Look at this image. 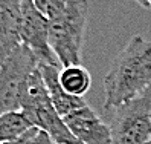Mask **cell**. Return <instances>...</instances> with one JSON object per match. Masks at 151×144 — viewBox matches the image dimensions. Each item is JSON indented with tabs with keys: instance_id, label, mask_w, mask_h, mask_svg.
I'll return each instance as SVG.
<instances>
[{
	"instance_id": "9c48e42d",
	"label": "cell",
	"mask_w": 151,
	"mask_h": 144,
	"mask_svg": "<svg viewBox=\"0 0 151 144\" xmlns=\"http://www.w3.org/2000/svg\"><path fill=\"white\" fill-rule=\"evenodd\" d=\"M41 75L44 80V84L49 92V97L52 100V104L55 106L57 112L61 116H66L72 113L81 107L87 106L86 100L83 97H75L66 92L63 86L60 83V68L61 66H54V65H38Z\"/></svg>"
},
{
	"instance_id": "7a4b0ae2",
	"label": "cell",
	"mask_w": 151,
	"mask_h": 144,
	"mask_svg": "<svg viewBox=\"0 0 151 144\" xmlns=\"http://www.w3.org/2000/svg\"><path fill=\"white\" fill-rule=\"evenodd\" d=\"M87 14V0H69L63 11L49 19V43L61 66L81 65Z\"/></svg>"
},
{
	"instance_id": "30bf717a",
	"label": "cell",
	"mask_w": 151,
	"mask_h": 144,
	"mask_svg": "<svg viewBox=\"0 0 151 144\" xmlns=\"http://www.w3.org/2000/svg\"><path fill=\"white\" fill-rule=\"evenodd\" d=\"M60 83L66 92L75 97H83L92 84V77L83 65H70L60 68Z\"/></svg>"
},
{
	"instance_id": "277c9868",
	"label": "cell",
	"mask_w": 151,
	"mask_h": 144,
	"mask_svg": "<svg viewBox=\"0 0 151 144\" xmlns=\"http://www.w3.org/2000/svg\"><path fill=\"white\" fill-rule=\"evenodd\" d=\"M38 68L34 54L20 44L0 66V116L20 112L22 100L31 74Z\"/></svg>"
},
{
	"instance_id": "8fae6325",
	"label": "cell",
	"mask_w": 151,
	"mask_h": 144,
	"mask_svg": "<svg viewBox=\"0 0 151 144\" xmlns=\"http://www.w3.org/2000/svg\"><path fill=\"white\" fill-rule=\"evenodd\" d=\"M32 127L29 120L22 112H11L0 116V144L22 138Z\"/></svg>"
},
{
	"instance_id": "52a82bcc",
	"label": "cell",
	"mask_w": 151,
	"mask_h": 144,
	"mask_svg": "<svg viewBox=\"0 0 151 144\" xmlns=\"http://www.w3.org/2000/svg\"><path fill=\"white\" fill-rule=\"evenodd\" d=\"M63 120L79 144H111V129L90 106H84Z\"/></svg>"
},
{
	"instance_id": "e0dca14e",
	"label": "cell",
	"mask_w": 151,
	"mask_h": 144,
	"mask_svg": "<svg viewBox=\"0 0 151 144\" xmlns=\"http://www.w3.org/2000/svg\"><path fill=\"white\" fill-rule=\"evenodd\" d=\"M147 144H151V140H150V141H148V143H147Z\"/></svg>"
},
{
	"instance_id": "5b68a950",
	"label": "cell",
	"mask_w": 151,
	"mask_h": 144,
	"mask_svg": "<svg viewBox=\"0 0 151 144\" xmlns=\"http://www.w3.org/2000/svg\"><path fill=\"white\" fill-rule=\"evenodd\" d=\"M111 144H147L151 140V87L114 109Z\"/></svg>"
},
{
	"instance_id": "ba28073f",
	"label": "cell",
	"mask_w": 151,
	"mask_h": 144,
	"mask_svg": "<svg viewBox=\"0 0 151 144\" xmlns=\"http://www.w3.org/2000/svg\"><path fill=\"white\" fill-rule=\"evenodd\" d=\"M22 0H0V66L22 44Z\"/></svg>"
},
{
	"instance_id": "9a60e30c",
	"label": "cell",
	"mask_w": 151,
	"mask_h": 144,
	"mask_svg": "<svg viewBox=\"0 0 151 144\" xmlns=\"http://www.w3.org/2000/svg\"><path fill=\"white\" fill-rule=\"evenodd\" d=\"M3 144H20V138L15 140V141H8V143H3Z\"/></svg>"
},
{
	"instance_id": "4fadbf2b",
	"label": "cell",
	"mask_w": 151,
	"mask_h": 144,
	"mask_svg": "<svg viewBox=\"0 0 151 144\" xmlns=\"http://www.w3.org/2000/svg\"><path fill=\"white\" fill-rule=\"evenodd\" d=\"M67 2L69 0H34L35 6H37L47 19H50V17H54L58 12L63 11L64 6L67 5Z\"/></svg>"
},
{
	"instance_id": "6da1fadb",
	"label": "cell",
	"mask_w": 151,
	"mask_h": 144,
	"mask_svg": "<svg viewBox=\"0 0 151 144\" xmlns=\"http://www.w3.org/2000/svg\"><path fill=\"white\" fill-rule=\"evenodd\" d=\"M151 87V41L142 35L128 40L104 77V109H118Z\"/></svg>"
},
{
	"instance_id": "2e32d148",
	"label": "cell",
	"mask_w": 151,
	"mask_h": 144,
	"mask_svg": "<svg viewBox=\"0 0 151 144\" xmlns=\"http://www.w3.org/2000/svg\"><path fill=\"white\" fill-rule=\"evenodd\" d=\"M148 2H150V8H151V0H148Z\"/></svg>"
},
{
	"instance_id": "5bb4252c",
	"label": "cell",
	"mask_w": 151,
	"mask_h": 144,
	"mask_svg": "<svg viewBox=\"0 0 151 144\" xmlns=\"http://www.w3.org/2000/svg\"><path fill=\"white\" fill-rule=\"evenodd\" d=\"M134 2L139 6H142V8H150V2H148V0H134Z\"/></svg>"
},
{
	"instance_id": "3957f363",
	"label": "cell",
	"mask_w": 151,
	"mask_h": 144,
	"mask_svg": "<svg viewBox=\"0 0 151 144\" xmlns=\"http://www.w3.org/2000/svg\"><path fill=\"white\" fill-rule=\"evenodd\" d=\"M20 112L29 120L34 127L47 132L57 144H79L66 126L63 116L52 104L40 68L35 69L28 80Z\"/></svg>"
},
{
	"instance_id": "7c38bea8",
	"label": "cell",
	"mask_w": 151,
	"mask_h": 144,
	"mask_svg": "<svg viewBox=\"0 0 151 144\" xmlns=\"http://www.w3.org/2000/svg\"><path fill=\"white\" fill-rule=\"evenodd\" d=\"M20 144H57V143L47 132L32 126L28 132H24L22 135Z\"/></svg>"
},
{
	"instance_id": "8992f818",
	"label": "cell",
	"mask_w": 151,
	"mask_h": 144,
	"mask_svg": "<svg viewBox=\"0 0 151 144\" xmlns=\"http://www.w3.org/2000/svg\"><path fill=\"white\" fill-rule=\"evenodd\" d=\"M20 40L34 54L38 65L61 66L49 43V19L35 6L34 0H22Z\"/></svg>"
}]
</instances>
